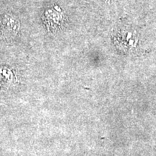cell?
<instances>
[{
    "label": "cell",
    "instance_id": "1",
    "mask_svg": "<svg viewBox=\"0 0 156 156\" xmlns=\"http://www.w3.org/2000/svg\"><path fill=\"white\" fill-rule=\"evenodd\" d=\"M138 42V35L134 29L122 28L114 35V43L122 50L129 51L136 46Z\"/></svg>",
    "mask_w": 156,
    "mask_h": 156
},
{
    "label": "cell",
    "instance_id": "2",
    "mask_svg": "<svg viewBox=\"0 0 156 156\" xmlns=\"http://www.w3.org/2000/svg\"><path fill=\"white\" fill-rule=\"evenodd\" d=\"M20 30V22L12 15H5L0 18V32L5 38H13Z\"/></svg>",
    "mask_w": 156,
    "mask_h": 156
}]
</instances>
